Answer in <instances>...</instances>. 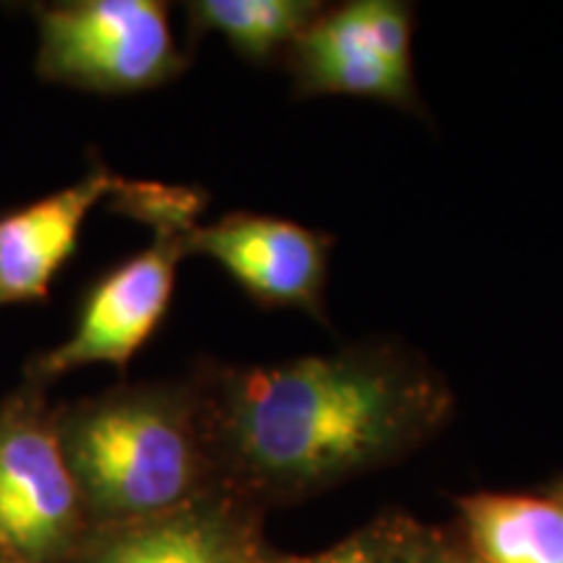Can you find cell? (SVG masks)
Here are the masks:
<instances>
[{
	"label": "cell",
	"instance_id": "obj_1",
	"mask_svg": "<svg viewBox=\"0 0 563 563\" xmlns=\"http://www.w3.org/2000/svg\"><path fill=\"white\" fill-rule=\"evenodd\" d=\"M191 382L220 485L264 511L405 460L456 407L446 376L389 340L264 365L201 363Z\"/></svg>",
	"mask_w": 563,
	"mask_h": 563
},
{
	"label": "cell",
	"instance_id": "obj_2",
	"mask_svg": "<svg viewBox=\"0 0 563 563\" xmlns=\"http://www.w3.org/2000/svg\"><path fill=\"white\" fill-rule=\"evenodd\" d=\"M58 433L91 527L157 517L222 488L191 376L58 407Z\"/></svg>",
	"mask_w": 563,
	"mask_h": 563
},
{
	"label": "cell",
	"instance_id": "obj_3",
	"mask_svg": "<svg viewBox=\"0 0 563 563\" xmlns=\"http://www.w3.org/2000/svg\"><path fill=\"white\" fill-rule=\"evenodd\" d=\"M115 201L150 224L154 243L89 287L74 334L26 363V382L51 386L55 378L95 363L125 371L170 308L178 264L191 256L188 241L203 199L188 188L125 180Z\"/></svg>",
	"mask_w": 563,
	"mask_h": 563
},
{
	"label": "cell",
	"instance_id": "obj_4",
	"mask_svg": "<svg viewBox=\"0 0 563 563\" xmlns=\"http://www.w3.org/2000/svg\"><path fill=\"white\" fill-rule=\"evenodd\" d=\"M91 532L47 386L26 382L0 402V548L30 563H68Z\"/></svg>",
	"mask_w": 563,
	"mask_h": 563
},
{
	"label": "cell",
	"instance_id": "obj_5",
	"mask_svg": "<svg viewBox=\"0 0 563 563\" xmlns=\"http://www.w3.org/2000/svg\"><path fill=\"white\" fill-rule=\"evenodd\" d=\"M40 79L97 95H133L178 79L188 55L159 0H66L34 5Z\"/></svg>",
	"mask_w": 563,
	"mask_h": 563
},
{
	"label": "cell",
	"instance_id": "obj_6",
	"mask_svg": "<svg viewBox=\"0 0 563 563\" xmlns=\"http://www.w3.org/2000/svg\"><path fill=\"white\" fill-rule=\"evenodd\" d=\"M188 251L214 258L262 306L295 308L327 323L323 292L332 238L323 232L238 211L214 224H196Z\"/></svg>",
	"mask_w": 563,
	"mask_h": 563
},
{
	"label": "cell",
	"instance_id": "obj_7",
	"mask_svg": "<svg viewBox=\"0 0 563 563\" xmlns=\"http://www.w3.org/2000/svg\"><path fill=\"white\" fill-rule=\"evenodd\" d=\"M264 509L211 490L180 509L91 527L68 563H264Z\"/></svg>",
	"mask_w": 563,
	"mask_h": 563
},
{
	"label": "cell",
	"instance_id": "obj_8",
	"mask_svg": "<svg viewBox=\"0 0 563 563\" xmlns=\"http://www.w3.org/2000/svg\"><path fill=\"white\" fill-rule=\"evenodd\" d=\"M123 178L95 165L79 183L0 217V308L45 302L74 256L89 211L121 191Z\"/></svg>",
	"mask_w": 563,
	"mask_h": 563
},
{
	"label": "cell",
	"instance_id": "obj_9",
	"mask_svg": "<svg viewBox=\"0 0 563 563\" xmlns=\"http://www.w3.org/2000/svg\"><path fill=\"white\" fill-rule=\"evenodd\" d=\"M285 60L298 97H363L407 112H422L410 70L394 68L371 47L363 0L323 9L287 47Z\"/></svg>",
	"mask_w": 563,
	"mask_h": 563
},
{
	"label": "cell",
	"instance_id": "obj_10",
	"mask_svg": "<svg viewBox=\"0 0 563 563\" xmlns=\"http://www.w3.org/2000/svg\"><path fill=\"white\" fill-rule=\"evenodd\" d=\"M456 509L477 563H563V477L543 493L460 496Z\"/></svg>",
	"mask_w": 563,
	"mask_h": 563
},
{
	"label": "cell",
	"instance_id": "obj_11",
	"mask_svg": "<svg viewBox=\"0 0 563 563\" xmlns=\"http://www.w3.org/2000/svg\"><path fill=\"white\" fill-rule=\"evenodd\" d=\"M323 9L316 0H194L186 16L191 37L220 34L238 55L266 63L287 53Z\"/></svg>",
	"mask_w": 563,
	"mask_h": 563
},
{
	"label": "cell",
	"instance_id": "obj_12",
	"mask_svg": "<svg viewBox=\"0 0 563 563\" xmlns=\"http://www.w3.org/2000/svg\"><path fill=\"white\" fill-rule=\"evenodd\" d=\"M410 519L407 514H384L323 551L306 555L272 553L269 563H402Z\"/></svg>",
	"mask_w": 563,
	"mask_h": 563
},
{
	"label": "cell",
	"instance_id": "obj_13",
	"mask_svg": "<svg viewBox=\"0 0 563 563\" xmlns=\"http://www.w3.org/2000/svg\"><path fill=\"white\" fill-rule=\"evenodd\" d=\"M371 47L394 68L412 74V5L399 0H363Z\"/></svg>",
	"mask_w": 563,
	"mask_h": 563
},
{
	"label": "cell",
	"instance_id": "obj_14",
	"mask_svg": "<svg viewBox=\"0 0 563 563\" xmlns=\"http://www.w3.org/2000/svg\"><path fill=\"white\" fill-rule=\"evenodd\" d=\"M402 563H477L460 532L420 525L410 519Z\"/></svg>",
	"mask_w": 563,
	"mask_h": 563
},
{
	"label": "cell",
	"instance_id": "obj_15",
	"mask_svg": "<svg viewBox=\"0 0 563 563\" xmlns=\"http://www.w3.org/2000/svg\"><path fill=\"white\" fill-rule=\"evenodd\" d=\"M0 563H30V561L19 559V555H13V553L3 551V548H0Z\"/></svg>",
	"mask_w": 563,
	"mask_h": 563
},
{
	"label": "cell",
	"instance_id": "obj_16",
	"mask_svg": "<svg viewBox=\"0 0 563 563\" xmlns=\"http://www.w3.org/2000/svg\"><path fill=\"white\" fill-rule=\"evenodd\" d=\"M272 553H274V551H269V555H266V559H264V563H269V561H272Z\"/></svg>",
	"mask_w": 563,
	"mask_h": 563
}]
</instances>
